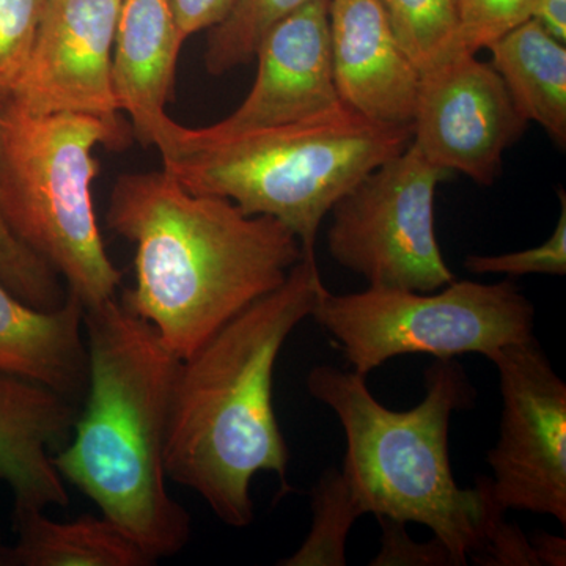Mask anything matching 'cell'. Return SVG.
Masks as SVG:
<instances>
[{
	"instance_id": "6da1fadb",
	"label": "cell",
	"mask_w": 566,
	"mask_h": 566,
	"mask_svg": "<svg viewBox=\"0 0 566 566\" xmlns=\"http://www.w3.org/2000/svg\"><path fill=\"white\" fill-rule=\"evenodd\" d=\"M106 226L136 248L134 285L118 301L180 360L277 290L304 256L277 219L186 191L166 170L120 175Z\"/></svg>"
},
{
	"instance_id": "7a4b0ae2",
	"label": "cell",
	"mask_w": 566,
	"mask_h": 566,
	"mask_svg": "<svg viewBox=\"0 0 566 566\" xmlns=\"http://www.w3.org/2000/svg\"><path fill=\"white\" fill-rule=\"evenodd\" d=\"M324 289L316 260L297 262L260 297L181 360L170 401L167 479L200 495L227 526L253 521L251 483L274 472L282 493L290 450L274 409V370L293 331Z\"/></svg>"
},
{
	"instance_id": "3957f363",
	"label": "cell",
	"mask_w": 566,
	"mask_h": 566,
	"mask_svg": "<svg viewBox=\"0 0 566 566\" xmlns=\"http://www.w3.org/2000/svg\"><path fill=\"white\" fill-rule=\"evenodd\" d=\"M88 385L59 474L153 562L180 553L191 516L167 491V427L181 360L120 301L84 315Z\"/></svg>"
},
{
	"instance_id": "277c9868",
	"label": "cell",
	"mask_w": 566,
	"mask_h": 566,
	"mask_svg": "<svg viewBox=\"0 0 566 566\" xmlns=\"http://www.w3.org/2000/svg\"><path fill=\"white\" fill-rule=\"evenodd\" d=\"M424 398L408 411L379 403L364 376L333 365L307 375V390L333 409L345 431L342 475L363 515L427 526L453 566L474 562L499 517L490 476L458 486L449 455L453 412L474 405L475 389L455 359L424 371Z\"/></svg>"
},
{
	"instance_id": "5b68a950",
	"label": "cell",
	"mask_w": 566,
	"mask_h": 566,
	"mask_svg": "<svg viewBox=\"0 0 566 566\" xmlns=\"http://www.w3.org/2000/svg\"><path fill=\"white\" fill-rule=\"evenodd\" d=\"M412 128L381 125L346 107L286 125L214 133L175 122L159 153L186 191L270 216L315 259L319 226L342 197L411 144Z\"/></svg>"
},
{
	"instance_id": "8992f818",
	"label": "cell",
	"mask_w": 566,
	"mask_h": 566,
	"mask_svg": "<svg viewBox=\"0 0 566 566\" xmlns=\"http://www.w3.org/2000/svg\"><path fill=\"white\" fill-rule=\"evenodd\" d=\"M133 137L126 122L35 115L0 104V214L14 238L61 275L85 311L115 300L123 277L96 219L95 148L123 150Z\"/></svg>"
},
{
	"instance_id": "52a82bcc",
	"label": "cell",
	"mask_w": 566,
	"mask_h": 566,
	"mask_svg": "<svg viewBox=\"0 0 566 566\" xmlns=\"http://www.w3.org/2000/svg\"><path fill=\"white\" fill-rule=\"evenodd\" d=\"M311 316L364 378L405 354L476 353L491 360L504 346L535 337V307L510 279L452 281L439 293L368 286L334 294L324 286Z\"/></svg>"
},
{
	"instance_id": "ba28073f",
	"label": "cell",
	"mask_w": 566,
	"mask_h": 566,
	"mask_svg": "<svg viewBox=\"0 0 566 566\" xmlns=\"http://www.w3.org/2000/svg\"><path fill=\"white\" fill-rule=\"evenodd\" d=\"M447 177L412 144L379 164L331 210V256L368 286L436 292L455 281L434 227L436 188Z\"/></svg>"
},
{
	"instance_id": "9c48e42d",
	"label": "cell",
	"mask_w": 566,
	"mask_h": 566,
	"mask_svg": "<svg viewBox=\"0 0 566 566\" xmlns=\"http://www.w3.org/2000/svg\"><path fill=\"white\" fill-rule=\"evenodd\" d=\"M499 374L502 417L488 450L490 493L506 510L556 517L566 526V385L535 337L504 346Z\"/></svg>"
},
{
	"instance_id": "30bf717a",
	"label": "cell",
	"mask_w": 566,
	"mask_h": 566,
	"mask_svg": "<svg viewBox=\"0 0 566 566\" xmlns=\"http://www.w3.org/2000/svg\"><path fill=\"white\" fill-rule=\"evenodd\" d=\"M526 128L497 71L475 54L458 51L420 76L411 144L438 169L493 185Z\"/></svg>"
},
{
	"instance_id": "8fae6325",
	"label": "cell",
	"mask_w": 566,
	"mask_h": 566,
	"mask_svg": "<svg viewBox=\"0 0 566 566\" xmlns=\"http://www.w3.org/2000/svg\"><path fill=\"white\" fill-rule=\"evenodd\" d=\"M122 0H50L9 103L29 114L123 123L112 91Z\"/></svg>"
},
{
	"instance_id": "7c38bea8",
	"label": "cell",
	"mask_w": 566,
	"mask_h": 566,
	"mask_svg": "<svg viewBox=\"0 0 566 566\" xmlns=\"http://www.w3.org/2000/svg\"><path fill=\"white\" fill-rule=\"evenodd\" d=\"M331 0H314L277 22L260 41L255 82L229 117L207 126L245 132L318 117L344 104L335 87Z\"/></svg>"
},
{
	"instance_id": "4fadbf2b",
	"label": "cell",
	"mask_w": 566,
	"mask_h": 566,
	"mask_svg": "<svg viewBox=\"0 0 566 566\" xmlns=\"http://www.w3.org/2000/svg\"><path fill=\"white\" fill-rule=\"evenodd\" d=\"M331 54L340 102L368 120L412 128L419 66L376 0H331Z\"/></svg>"
},
{
	"instance_id": "5bb4252c",
	"label": "cell",
	"mask_w": 566,
	"mask_h": 566,
	"mask_svg": "<svg viewBox=\"0 0 566 566\" xmlns=\"http://www.w3.org/2000/svg\"><path fill=\"white\" fill-rule=\"evenodd\" d=\"M80 405L17 376L0 375V483L13 512L70 504L54 455L69 444Z\"/></svg>"
},
{
	"instance_id": "9a60e30c",
	"label": "cell",
	"mask_w": 566,
	"mask_h": 566,
	"mask_svg": "<svg viewBox=\"0 0 566 566\" xmlns=\"http://www.w3.org/2000/svg\"><path fill=\"white\" fill-rule=\"evenodd\" d=\"M182 39L169 0H122L112 51V91L128 114L134 137L156 150L166 144L175 120V71Z\"/></svg>"
},
{
	"instance_id": "2e32d148",
	"label": "cell",
	"mask_w": 566,
	"mask_h": 566,
	"mask_svg": "<svg viewBox=\"0 0 566 566\" xmlns=\"http://www.w3.org/2000/svg\"><path fill=\"white\" fill-rule=\"evenodd\" d=\"M84 315L73 294L55 311H41L0 283V375L50 387L81 406L88 385Z\"/></svg>"
},
{
	"instance_id": "e0dca14e",
	"label": "cell",
	"mask_w": 566,
	"mask_h": 566,
	"mask_svg": "<svg viewBox=\"0 0 566 566\" xmlns=\"http://www.w3.org/2000/svg\"><path fill=\"white\" fill-rule=\"evenodd\" d=\"M491 66L504 81L524 120L542 126L551 139L566 142V48L528 20L490 48Z\"/></svg>"
},
{
	"instance_id": "ac0fdd59",
	"label": "cell",
	"mask_w": 566,
	"mask_h": 566,
	"mask_svg": "<svg viewBox=\"0 0 566 566\" xmlns=\"http://www.w3.org/2000/svg\"><path fill=\"white\" fill-rule=\"evenodd\" d=\"M13 566H147L155 562L109 517L57 523L41 510L13 512Z\"/></svg>"
},
{
	"instance_id": "d6986e66",
	"label": "cell",
	"mask_w": 566,
	"mask_h": 566,
	"mask_svg": "<svg viewBox=\"0 0 566 566\" xmlns=\"http://www.w3.org/2000/svg\"><path fill=\"white\" fill-rule=\"evenodd\" d=\"M314 523L300 549L279 562L282 566H345L346 539L354 521L363 516L344 475L327 469L311 491Z\"/></svg>"
},
{
	"instance_id": "ffe728a7",
	"label": "cell",
	"mask_w": 566,
	"mask_h": 566,
	"mask_svg": "<svg viewBox=\"0 0 566 566\" xmlns=\"http://www.w3.org/2000/svg\"><path fill=\"white\" fill-rule=\"evenodd\" d=\"M308 2L314 0H233L227 17L210 29L205 69L222 76L248 65L270 29Z\"/></svg>"
},
{
	"instance_id": "44dd1931",
	"label": "cell",
	"mask_w": 566,
	"mask_h": 566,
	"mask_svg": "<svg viewBox=\"0 0 566 566\" xmlns=\"http://www.w3.org/2000/svg\"><path fill=\"white\" fill-rule=\"evenodd\" d=\"M420 73L460 50L457 0H376Z\"/></svg>"
},
{
	"instance_id": "7402d4cb",
	"label": "cell",
	"mask_w": 566,
	"mask_h": 566,
	"mask_svg": "<svg viewBox=\"0 0 566 566\" xmlns=\"http://www.w3.org/2000/svg\"><path fill=\"white\" fill-rule=\"evenodd\" d=\"M0 283L41 311H55L69 300L61 275L10 232L0 214Z\"/></svg>"
},
{
	"instance_id": "603a6c76",
	"label": "cell",
	"mask_w": 566,
	"mask_h": 566,
	"mask_svg": "<svg viewBox=\"0 0 566 566\" xmlns=\"http://www.w3.org/2000/svg\"><path fill=\"white\" fill-rule=\"evenodd\" d=\"M48 2L0 0V104L9 102L20 80Z\"/></svg>"
},
{
	"instance_id": "cb8c5ba5",
	"label": "cell",
	"mask_w": 566,
	"mask_h": 566,
	"mask_svg": "<svg viewBox=\"0 0 566 566\" xmlns=\"http://www.w3.org/2000/svg\"><path fill=\"white\" fill-rule=\"evenodd\" d=\"M535 0H457L458 44L476 54L532 20Z\"/></svg>"
},
{
	"instance_id": "d4e9b609",
	"label": "cell",
	"mask_w": 566,
	"mask_h": 566,
	"mask_svg": "<svg viewBox=\"0 0 566 566\" xmlns=\"http://www.w3.org/2000/svg\"><path fill=\"white\" fill-rule=\"evenodd\" d=\"M562 200L560 216L549 240L527 251L502 253V255H469L465 270L474 274H505L520 277L528 274H566V196Z\"/></svg>"
},
{
	"instance_id": "484cf974",
	"label": "cell",
	"mask_w": 566,
	"mask_h": 566,
	"mask_svg": "<svg viewBox=\"0 0 566 566\" xmlns=\"http://www.w3.org/2000/svg\"><path fill=\"white\" fill-rule=\"evenodd\" d=\"M382 527V547L370 565H453L444 545L438 538L431 542H412L406 535V524L389 517H378Z\"/></svg>"
},
{
	"instance_id": "4316f807",
	"label": "cell",
	"mask_w": 566,
	"mask_h": 566,
	"mask_svg": "<svg viewBox=\"0 0 566 566\" xmlns=\"http://www.w3.org/2000/svg\"><path fill=\"white\" fill-rule=\"evenodd\" d=\"M474 564L485 566H539L531 539L520 527L505 523L504 516L495 521Z\"/></svg>"
},
{
	"instance_id": "83f0119b",
	"label": "cell",
	"mask_w": 566,
	"mask_h": 566,
	"mask_svg": "<svg viewBox=\"0 0 566 566\" xmlns=\"http://www.w3.org/2000/svg\"><path fill=\"white\" fill-rule=\"evenodd\" d=\"M182 39L210 31L229 13L233 0H169Z\"/></svg>"
},
{
	"instance_id": "f1b7e54d",
	"label": "cell",
	"mask_w": 566,
	"mask_h": 566,
	"mask_svg": "<svg viewBox=\"0 0 566 566\" xmlns=\"http://www.w3.org/2000/svg\"><path fill=\"white\" fill-rule=\"evenodd\" d=\"M532 20L554 39L566 41V0H535Z\"/></svg>"
},
{
	"instance_id": "f546056e",
	"label": "cell",
	"mask_w": 566,
	"mask_h": 566,
	"mask_svg": "<svg viewBox=\"0 0 566 566\" xmlns=\"http://www.w3.org/2000/svg\"><path fill=\"white\" fill-rule=\"evenodd\" d=\"M531 545L534 547L539 565L565 566L566 565V542L557 535L536 532L532 535Z\"/></svg>"
},
{
	"instance_id": "4dcf8cb0",
	"label": "cell",
	"mask_w": 566,
	"mask_h": 566,
	"mask_svg": "<svg viewBox=\"0 0 566 566\" xmlns=\"http://www.w3.org/2000/svg\"><path fill=\"white\" fill-rule=\"evenodd\" d=\"M0 566H13V557H11V546L6 545L0 538Z\"/></svg>"
}]
</instances>
